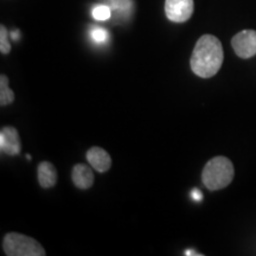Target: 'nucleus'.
I'll list each match as a JSON object with an SVG mask.
<instances>
[{"mask_svg": "<svg viewBox=\"0 0 256 256\" xmlns=\"http://www.w3.org/2000/svg\"><path fill=\"white\" fill-rule=\"evenodd\" d=\"M92 18L96 19L98 22H104L108 20L112 17V8L110 5H96L92 10Z\"/></svg>", "mask_w": 256, "mask_h": 256, "instance_id": "nucleus-12", "label": "nucleus"}, {"mask_svg": "<svg viewBox=\"0 0 256 256\" xmlns=\"http://www.w3.org/2000/svg\"><path fill=\"white\" fill-rule=\"evenodd\" d=\"M14 101V92L8 87V78L2 74L0 76V104L4 106L11 104Z\"/></svg>", "mask_w": 256, "mask_h": 256, "instance_id": "nucleus-10", "label": "nucleus"}, {"mask_svg": "<svg viewBox=\"0 0 256 256\" xmlns=\"http://www.w3.org/2000/svg\"><path fill=\"white\" fill-rule=\"evenodd\" d=\"M0 150L8 156H18L22 150L20 136L14 127H2L0 130Z\"/></svg>", "mask_w": 256, "mask_h": 256, "instance_id": "nucleus-6", "label": "nucleus"}, {"mask_svg": "<svg viewBox=\"0 0 256 256\" xmlns=\"http://www.w3.org/2000/svg\"><path fill=\"white\" fill-rule=\"evenodd\" d=\"M0 51L2 55H8L11 51V44L8 42V32L5 25H0Z\"/></svg>", "mask_w": 256, "mask_h": 256, "instance_id": "nucleus-14", "label": "nucleus"}, {"mask_svg": "<svg viewBox=\"0 0 256 256\" xmlns=\"http://www.w3.org/2000/svg\"><path fill=\"white\" fill-rule=\"evenodd\" d=\"M192 197H194V200H198V202L202 200V198H203V197H202V192L200 190L192 191Z\"/></svg>", "mask_w": 256, "mask_h": 256, "instance_id": "nucleus-15", "label": "nucleus"}, {"mask_svg": "<svg viewBox=\"0 0 256 256\" xmlns=\"http://www.w3.org/2000/svg\"><path fill=\"white\" fill-rule=\"evenodd\" d=\"M185 255H194V256H197V255H200V254H198V252H192V250H188V252H185Z\"/></svg>", "mask_w": 256, "mask_h": 256, "instance_id": "nucleus-16", "label": "nucleus"}, {"mask_svg": "<svg viewBox=\"0 0 256 256\" xmlns=\"http://www.w3.org/2000/svg\"><path fill=\"white\" fill-rule=\"evenodd\" d=\"M87 160L90 166L100 174L107 172L112 166V158L106 150L101 147H90L87 152Z\"/></svg>", "mask_w": 256, "mask_h": 256, "instance_id": "nucleus-7", "label": "nucleus"}, {"mask_svg": "<svg viewBox=\"0 0 256 256\" xmlns=\"http://www.w3.org/2000/svg\"><path fill=\"white\" fill-rule=\"evenodd\" d=\"M72 179L76 188L86 190V188H92L94 184V172L88 165L78 164L74 166Z\"/></svg>", "mask_w": 256, "mask_h": 256, "instance_id": "nucleus-8", "label": "nucleus"}, {"mask_svg": "<svg viewBox=\"0 0 256 256\" xmlns=\"http://www.w3.org/2000/svg\"><path fill=\"white\" fill-rule=\"evenodd\" d=\"M194 10V0H165V14L174 23H185Z\"/></svg>", "mask_w": 256, "mask_h": 256, "instance_id": "nucleus-5", "label": "nucleus"}, {"mask_svg": "<svg viewBox=\"0 0 256 256\" xmlns=\"http://www.w3.org/2000/svg\"><path fill=\"white\" fill-rule=\"evenodd\" d=\"M112 12H115L118 16H127L132 11L133 0H108Z\"/></svg>", "mask_w": 256, "mask_h": 256, "instance_id": "nucleus-11", "label": "nucleus"}, {"mask_svg": "<svg viewBox=\"0 0 256 256\" xmlns=\"http://www.w3.org/2000/svg\"><path fill=\"white\" fill-rule=\"evenodd\" d=\"M90 38L96 44H104L110 40V34L104 28L94 26L90 30Z\"/></svg>", "mask_w": 256, "mask_h": 256, "instance_id": "nucleus-13", "label": "nucleus"}, {"mask_svg": "<svg viewBox=\"0 0 256 256\" xmlns=\"http://www.w3.org/2000/svg\"><path fill=\"white\" fill-rule=\"evenodd\" d=\"M2 250L8 256H44V248L37 240L19 232L6 234L2 241Z\"/></svg>", "mask_w": 256, "mask_h": 256, "instance_id": "nucleus-3", "label": "nucleus"}, {"mask_svg": "<svg viewBox=\"0 0 256 256\" xmlns=\"http://www.w3.org/2000/svg\"><path fill=\"white\" fill-rule=\"evenodd\" d=\"M235 168L226 156H214L206 162L202 172V182L210 191H217L226 188L232 183Z\"/></svg>", "mask_w": 256, "mask_h": 256, "instance_id": "nucleus-2", "label": "nucleus"}, {"mask_svg": "<svg viewBox=\"0 0 256 256\" xmlns=\"http://www.w3.org/2000/svg\"><path fill=\"white\" fill-rule=\"evenodd\" d=\"M232 46L236 55L243 60L254 57L256 55V31H240L232 37Z\"/></svg>", "mask_w": 256, "mask_h": 256, "instance_id": "nucleus-4", "label": "nucleus"}, {"mask_svg": "<svg viewBox=\"0 0 256 256\" xmlns=\"http://www.w3.org/2000/svg\"><path fill=\"white\" fill-rule=\"evenodd\" d=\"M37 176L40 185L43 188H52L57 183V170L49 162H43L38 165Z\"/></svg>", "mask_w": 256, "mask_h": 256, "instance_id": "nucleus-9", "label": "nucleus"}, {"mask_svg": "<svg viewBox=\"0 0 256 256\" xmlns=\"http://www.w3.org/2000/svg\"><path fill=\"white\" fill-rule=\"evenodd\" d=\"M11 37L14 38V40H17V38H18V32H14V34H11Z\"/></svg>", "mask_w": 256, "mask_h": 256, "instance_id": "nucleus-17", "label": "nucleus"}, {"mask_svg": "<svg viewBox=\"0 0 256 256\" xmlns=\"http://www.w3.org/2000/svg\"><path fill=\"white\" fill-rule=\"evenodd\" d=\"M222 43L212 34H204L197 40L191 56L192 72L202 78H210L220 72L223 64Z\"/></svg>", "mask_w": 256, "mask_h": 256, "instance_id": "nucleus-1", "label": "nucleus"}]
</instances>
